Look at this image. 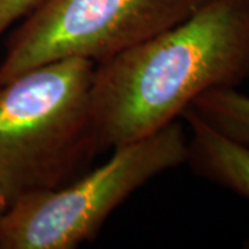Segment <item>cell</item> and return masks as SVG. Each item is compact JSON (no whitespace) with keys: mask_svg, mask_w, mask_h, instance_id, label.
Listing matches in <instances>:
<instances>
[{"mask_svg":"<svg viewBox=\"0 0 249 249\" xmlns=\"http://www.w3.org/2000/svg\"><path fill=\"white\" fill-rule=\"evenodd\" d=\"M249 79V0H206L193 16L96 64L91 112L103 150L157 133L202 93Z\"/></svg>","mask_w":249,"mask_h":249,"instance_id":"obj_1","label":"cell"},{"mask_svg":"<svg viewBox=\"0 0 249 249\" xmlns=\"http://www.w3.org/2000/svg\"><path fill=\"white\" fill-rule=\"evenodd\" d=\"M94 67L65 58L0 85V190L9 205L68 184L103 150L91 112Z\"/></svg>","mask_w":249,"mask_h":249,"instance_id":"obj_2","label":"cell"},{"mask_svg":"<svg viewBox=\"0 0 249 249\" xmlns=\"http://www.w3.org/2000/svg\"><path fill=\"white\" fill-rule=\"evenodd\" d=\"M188 134L178 121L114 150L68 184L13 201L0 219V249H73L93 240L108 216L150 180L186 163Z\"/></svg>","mask_w":249,"mask_h":249,"instance_id":"obj_3","label":"cell"},{"mask_svg":"<svg viewBox=\"0 0 249 249\" xmlns=\"http://www.w3.org/2000/svg\"><path fill=\"white\" fill-rule=\"evenodd\" d=\"M206 0H45L11 34L0 85L43 64H94L183 22Z\"/></svg>","mask_w":249,"mask_h":249,"instance_id":"obj_4","label":"cell"},{"mask_svg":"<svg viewBox=\"0 0 249 249\" xmlns=\"http://www.w3.org/2000/svg\"><path fill=\"white\" fill-rule=\"evenodd\" d=\"M181 118L190 129L186 160L190 169L249 201V148L216 132L190 108Z\"/></svg>","mask_w":249,"mask_h":249,"instance_id":"obj_5","label":"cell"},{"mask_svg":"<svg viewBox=\"0 0 249 249\" xmlns=\"http://www.w3.org/2000/svg\"><path fill=\"white\" fill-rule=\"evenodd\" d=\"M188 108L216 132L249 148V96L237 88L208 90Z\"/></svg>","mask_w":249,"mask_h":249,"instance_id":"obj_6","label":"cell"},{"mask_svg":"<svg viewBox=\"0 0 249 249\" xmlns=\"http://www.w3.org/2000/svg\"><path fill=\"white\" fill-rule=\"evenodd\" d=\"M45 0H0V36Z\"/></svg>","mask_w":249,"mask_h":249,"instance_id":"obj_7","label":"cell"},{"mask_svg":"<svg viewBox=\"0 0 249 249\" xmlns=\"http://www.w3.org/2000/svg\"><path fill=\"white\" fill-rule=\"evenodd\" d=\"M7 208H9V201H7L6 196L3 194V191L0 190V219H1V216L4 214Z\"/></svg>","mask_w":249,"mask_h":249,"instance_id":"obj_8","label":"cell"}]
</instances>
